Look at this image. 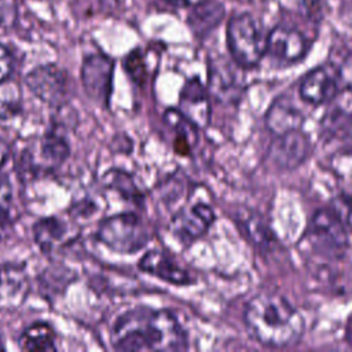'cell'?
<instances>
[{
  "label": "cell",
  "mask_w": 352,
  "mask_h": 352,
  "mask_svg": "<svg viewBox=\"0 0 352 352\" xmlns=\"http://www.w3.org/2000/svg\"><path fill=\"white\" fill-rule=\"evenodd\" d=\"M110 341L117 351H184L187 334L168 309L136 307L122 312L113 323Z\"/></svg>",
  "instance_id": "1"
},
{
  "label": "cell",
  "mask_w": 352,
  "mask_h": 352,
  "mask_svg": "<svg viewBox=\"0 0 352 352\" xmlns=\"http://www.w3.org/2000/svg\"><path fill=\"white\" fill-rule=\"evenodd\" d=\"M243 323L248 334L267 348L296 345L304 334V318L282 294L261 292L245 305Z\"/></svg>",
  "instance_id": "2"
},
{
  "label": "cell",
  "mask_w": 352,
  "mask_h": 352,
  "mask_svg": "<svg viewBox=\"0 0 352 352\" xmlns=\"http://www.w3.org/2000/svg\"><path fill=\"white\" fill-rule=\"evenodd\" d=\"M227 47L232 60L242 69L256 67L265 55L267 36L250 14L232 16L227 25Z\"/></svg>",
  "instance_id": "3"
},
{
  "label": "cell",
  "mask_w": 352,
  "mask_h": 352,
  "mask_svg": "<svg viewBox=\"0 0 352 352\" xmlns=\"http://www.w3.org/2000/svg\"><path fill=\"white\" fill-rule=\"evenodd\" d=\"M302 241L315 254L329 260L344 257L349 246L348 231L330 208L312 214Z\"/></svg>",
  "instance_id": "4"
},
{
  "label": "cell",
  "mask_w": 352,
  "mask_h": 352,
  "mask_svg": "<svg viewBox=\"0 0 352 352\" xmlns=\"http://www.w3.org/2000/svg\"><path fill=\"white\" fill-rule=\"evenodd\" d=\"M96 236L109 249L122 254H132L148 243L150 232L136 213L124 212L102 220Z\"/></svg>",
  "instance_id": "5"
},
{
  "label": "cell",
  "mask_w": 352,
  "mask_h": 352,
  "mask_svg": "<svg viewBox=\"0 0 352 352\" xmlns=\"http://www.w3.org/2000/svg\"><path fill=\"white\" fill-rule=\"evenodd\" d=\"M311 151L309 138L301 129H296L276 135L267 150L265 160L279 170H293L308 160Z\"/></svg>",
  "instance_id": "6"
},
{
  "label": "cell",
  "mask_w": 352,
  "mask_h": 352,
  "mask_svg": "<svg viewBox=\"0 0 352 352\" xmlns=\"http://www.w3.org/2000/svg\"><path fill=\"white\" fill-rule=\"evenodd\" d=\"M70 146L63 135L51 131L22 155L23 169L36 175L37 172H51L59 168L69 157Z\"/></svg>",
  "instance_id": "7"
},
{
  "label": "cell",
  "mask_w": 352,
  "mask_h": 352,
  "mask_svg": "<svg viewBox=\"0 0 352 352\" xmlns=\"http://www.w3.org/2000/svg\"><path fill=\"white\" fill-rule=\"evenodd\" d=\"M114 60L103 52H94L84 58L81 65V82L87 96L107 106L111 94Z\"/></svg>",
  "instance_id": "8"
},
{
  "label": "cell",
  "mask_w": 352,
  "mask_h": 352,
  "mask_svg": "<svg viewBox=\"0 0 352 352\" xmlns=\"http://www.w3.org/2000/svg\"><path fill=\"white\" fill-rule=\"evenodd\" d=\"M25 84L40 100L50 106L58 107L67 99V73L54 63L32 69L25 77Z\"/></svg>",
  "instance_id": "9"
},
{
  "label": "cell",
  "mask_w": 352,
  "mask_h": 352,
  "mask_svg": "<svg viewBox=\"0 0 352 352\" xmlns=\"http://www.w3.org/2000/svg\"><path fill=\"white\" fill-rule=\"evenodd\" d=\"M216 220V213L210 205L198 202L179 209L169 221L172 235L180 243H192L204 236Z\"/></svg>",
  "instance_id": "10"
},
{
  "label": "cell",
  "mask_w": 352,
  "mask_h": 352,
  "mask_svg": "<svg viewBox=\"0 0 352 352\" xmlns=\"http://www.w3.org/2000/svg\"><path fill=\"white\" fill-rule=\"evenodd\" d=\"M308 50V40L296 28L279 25L267 36L265 55H270L279 66H290L300 62L307 55Z\"/></svg>",
  "instance_id": "11"
},
{
  "label": "cell",
  "mask_w": 352,
  "mask_h": 352,
  "mask_svg": "<svg viewBox=\"0 0 352 352\" xmlns=\"http://www.w3.org/2000/svg\"><path fill=\"white\" fill-rule=\"evenodd\" d=\"M208 81L210 98L221 104H236L245 91L238 69L224 59H217L210 65Z\"/></svg>",
  "instance_id": "12"
},
{
  "label": "cell",
  "mask_w": 352,
  "mask_h": 352,
  "mask_svg": "<svg viewBox=\"0 0 352 352\" xmlns=\"http://www.w3.org/2000/svg\"><path fill=\"white\" fill-rule=\"evenodd\" d=\"M138 267L140 271L170 285L188 286L195 282L194 275L188 270L179 265L175 258L158 249H151L146 252L140 257Z\"/></svg>",
  "instance_id": "13"
},
{
  "label": "cell",
  "mask_w": 352,
  "mask_h": 352,
  "mask_svg": "<svg viewBox=\"0 0 352 352\" xmlns=\"http://www.w3.org/2000/svg\"><path fill=\"white\" fill-rule=\"evenodd\" d=\"M340 89L336 67L322 65L308 72L300 84V98L312 106L326 104Z\"/></svg>",
  "instance_id": "14"
},
{
  "label": "cell",
  "mask_w": 352,
  "mask_h": 352,
  "mask_svg": "<svg viewBox=\"0 0 352 352\" xmlns=\"http://www.w3.org/2000/svg\"><path fill=\"white\" fill-rule=\"evenodd\" d=\"M352 124V89L340 88L326 103L320 120V136L324 140L340 138Z\"/></svg>",
  "instance_id": "15"
},
{
  "label": "cell",
  "mask_w": 352,
  "mask_h": 352,
  "mask_svg": "<svg viewBox=\"0 0 352 352\" xmlns=\"http://www.w3.org/2000/svg\"><path fill=\"white\" fill-rule=\"evenodd\" d=\"M179 110L198 128L210 121V95L199 78L192 77L183 85L179 96Z\"/></svg>",
  "instance_id": "16"
},
{
  "label": "cell",
  "mask_w": 352,
  "mask_h": 352,
  "mask_svg": "<svg viewBox=\"0 0 352 352\" xmlns=\"http://www.w3.org/2000/svg\"><path fill=\"white\" fill-rule=\"evenodd\" d=\"M76 235L77 230L69 221L56 216L41 217L33 224V238L43 253H52L72 242Z\"/></svg>",
  "instance_id": "17"
},
{
  "label": "cell",
  "mask_w": 352,
  "mask_h": 352,
  "mask_svg": "<svg viewBox=\"0 0 352 352\" xmlns=\"http://www.w3.org/2000/svg\"><path fill=\"white\" fill-rule=\"evenodd\" d=\"M304 114L294 100L286 95L278 96L265 113V126L275 136L290 131L301 129Z\"/></svg>",
  "instance_id": "18"
},
{
  "label": "cell",
  "mask_w": 352,
  "mask_h": 352,
  "mask_svg": "<svg viewBox=\"0 0 352 352\" xmlns=\"http://www.w3.org/2000/svg\"><path fill=\"white\" fill-rule=\"evenodd\" d=\"M29 289V276L23 264L10 261L0 264V301L18 305L25 300Z\"/></svg>",
  "instance_id": "19"
},
{
  "label": "cell",
  "mask_w": 352,
  "mask_h": 352,
  "mask_svg": "<svg viewBox=\"0 0 352 352\" xmlns=\"http://www.w3.org/2000/svg\"><path fill=\"white\" fill-rule=\"evenodd\" d=\"M164 122L175 133L173 148L179 155H188L198 140V126L179 109H168Z\"/></svg>",
  "instance_id": "20"
},
{
  "label": "cell",
  "mask_w": 352,
  "mask_h": 352,
  "mask_svg": "<svg viewBox=\"0 0 352 352\" xmlns=\"http://www.w3.org/2000/svg\"><path fill=\"white\" fill-rule=\"evenodd\" d=\"M235 223L238 224L241 232L246 236V239L258 250H272L278 245L275 234L260 216L249 210H243L236 216Z\"/></svg>",
  "instance_id": "21"
},
{
  "label": "cell",
  "mask_w": 352,
  "mask_h": 352,
  "mask_svg": "<svg viewBox=\"0 0 352 352\" xmlns=\"http://www.w3.org/2000/svg\"><path fill=\"white\" fill-rule=\"evenodd\" d=\"M18 345L23 351H55L56 333L51 324L36 322L23 329L18 338Z\"/></svg>",
  "instance_id": "22"
},
{
  "label": "cell",
  "mask_w": 352,
  "mask_h": 352,
  "mask_svg": "<svg viewBox=\"0 0 352 352\" xmlns=\"http://www.w3.org/2000/svg\"><path fill=\"white\" fill-rule=\"evenodd\" d=\"M223 6L216 1L197 4L190 14V25L197 36L208 34L223 19Z\"/></svg>",
  "instance_id": "23"
},
{
  "label": "cell",
  "mask_w": 352,
  "mask_h": 352,
  "mask_svg": "<svg viewBox=\"0 0 352 352\" xmlns=\"http://www.w3.org/2000/svg\"><path fill=\"white\" fill-rule=\"evenodd\" d=\"M103 183L107 188L116 191L121 198L139 204L143 201V195L138 188L133 177L121 170V169H110L103 175Z\"/></svg>",
  "instance_id": "24"
},
{
  "label": "cell",
  "mask_w": 352,
  "mask_h": 352,
  "mask_svg": "<svg viewBox=\"0 0 352 352\" xmlns=\"http://www.w3.org/2000/svg\"><path fill=\"white\" fill-rule=\"evenodd\" d=\"M124 67H125V72L136 84L139 85L144 84L147 77V69H146L143 55L139 50H133L126 55V58L124 59Z\"/></svg>",
  "instance_id": "25"
},
{
  "label": "cell",
  "mask_w": 352,
  "mask_h": 352,
  "mask_svg": "<svg viewBox=\"0 0 352 352\" xmlns=\"http://www.w3.org/2000/svg\"><path fill=\"white\" fill-rule=\"evenodd\" d=\"M330 209L341 220L348 232H352V194H340L333 198Z\"/></svg>",
  "instance_id": "26"
},
{
  "label": "cell",
  "mask_w": 352,
  "mask_h": 352,
  "mask_svg": "<svg viewBox=\"0 0 352 352\" xmlns=\"http://www.w3.org/2000/svg\"><path fill=\"white\" fill-rule=\"evenodd\" d=\"M14 70V55L11 50L0 43V84L7 81Z\"/></svg>",
  "instance_id": "27"
},
{
  "label": "cell",
  "mask_w": 352,
  "mask_h": 352,
  "mask_svg": "<svg viewBox=\"0 0 352 352\" xmlns=\"http://www.w3.org/2000/svg\"><path fill=\"white\" fill-rule=\"evenodd\" d=\"M336 72L340 88L352 89V52L348 54L338 67H336Z\"/></svg>",
  "instance_id": "28"
},
{
  "label": "cell",
  "mask_w": 352,
  "mask_h": 352,
  "mask_svg": "<svg viewBox=\"0 0 352 352\" xmlns=\"http://www.w3.org/2000/svg\"><path fill=\"white\" fill-rule=\"evenodd\" d=\"M12 202V186L8 176L0 173V209L8 212Z\"/></svg>",
  "instance_id": "29"
},
{
  "label": "cell",
  "mask_w": 352,
  "mask_h": 352,
  "mask_svg": "<svg viewBox=\"0 0 352 352\" xmlns=\"http://www.w3.org/2000/svg\"><path fill=\"white\" fill-rule=\"evenodd\" d=\"M10 232H11L10 213L0 209V245L8 238Z\"/></svg>",
  "instance_id": "30"
},
{
  "label": "cell",
  "mask_w": 352,
  "mask_h": 352,
  "mask_svg": "<svg viewBox=\"0 0 352 352\" xmlns=\"http://www.w3.org/2000/svg\"><path fill=\"white\" fill-rule=\"evenodd\" d=\"M340 139L344 142V151L351 153L352 151V124L349 128L340 136Z\"/></svg>",
  "instance_id": "31"
},
{
  "label": "cell",
  "mask_w": 352,
  "mask_h": 352,
  "mask_svg": "<svg viewBox=\"0 0 352 352\" xmlns=\"http://www.w3.org/2000/svg\"><path fill=\"white\" fill-rule=\"evenodd\" d=\"M8 157H10V147L3 139H0V168L6 164Z\"/></svg>",
  "instance_id": "32"
},
{
  "label": "cell",
  "mask_w": 352,
  "mask_h": 352,
  "mask_svg": "<svg viewBox=\"0 0 352 352\" xmlns=\"http://www.w3.org/2000/svg\"><path fill=\"white\" fill-rule=\"evenodd\" d=\"M323 0H304V4H305V8L312 14L315 15L319 10H320V4H322Z\"/></svg>",
  "instance_id": "33"
},
{
  "label": "cell",
  "mask_w": 352,
  "mask_h": 352,
  "mask_svg": "<svg viewBox=\"0 0 352 352\" xmlns=\"http://www.w3.org/2000/svg\"><path fill=\"white\" fill-rule=\"evenodd\" d=\"M345 340L349 344V346L352 348V318L348 320V323L345 326Z\"/></svg>",
  "instance_id": "34"
},
{
  "label": "cell",
  "mask_w": 352,
  "mask_h": 352,
  "mask_svg": "<svg viewBox=\"0 0 352 352\" xmlns=\"http://www.w3.org/2000/svg\"><path fill=\"white\" fill-rule=\"evenodd\" d=\"M4 346H3V344H1V340H0V349H3Z\"/></svg>",
  "instance_id": "35"
}]
</instances>
